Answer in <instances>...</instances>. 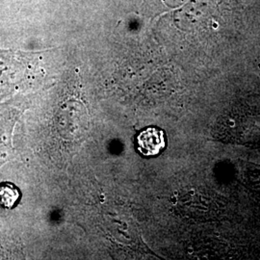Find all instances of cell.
Wrapping results in <instances>:
<instances>
[{"label":"cell","mask_w":260,"mask_h":260,"mask_svg":"<svg viewBox=\"0 0 260 260\" xmlns=\"http://www.w3.org/2000/svg\"><path fill=\"white\" fill-rule=\"evenodd\" d=\"M137 144L142 154L146 156L157 155L165 147L164 133L155 127H149L138 135Z\"/></svg>","instance_id":"cell-1"},{"label":"cell","mask_w":260,"mask_h":260,"mask_svg":"<svg viewBox=\"0 0 260 260\" xmlns=\"http://www.w3.org/2000/svg\"><path fill=\"white\" fill-rule=\"evenodd\" d=\"M21 200V192L19 187L12 182L0 183V208L14 209Z\"/></svg>","instance_id":"cell-2"}]
</instances>
